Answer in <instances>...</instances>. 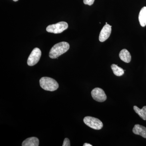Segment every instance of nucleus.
<instances>
[{
	"label": "nucleus",
	"mask_w": 146,
	"mask_h": 146,
	"mask_svg": "<svg viewBox=\"0 0 146 146\" xmlns=\"http://www.w3.org/2000/svg\"><path fill=\"white\" fill-rule=\"evenodd\" d=\"M40 85L46 91H54L58 89V83L55 80L48 77H44L39 80Z\"/></svg>",
	"instance_id": "2"
},
{
	"label": "nucleus",
	"mask_w": 146,
	"mask_h": 146,
	"mask_svg": "<svg viewBox=\"0 0 146 146\" xmlns=\"http://www.w3.org/2000/svg\"><path fill=\"white\" fill-rule=\"evenodd\" d=\"M133 132L136 135H140L146 138V127L140 125L136 124L133 129Z\"/></svg>",
	"instance_id": "8"
},
{
	"label": "nucleus",
	"mask_w": 146,
	"mask_h": 146,
	"mask_svg": "<svg viewBox=\"0 0 146 146\" xmlns=\"http://www.w3.org/2000/svg\"><path fill=\"white\" fill-rule=\"evenodd\" d=\"M120 59L122 61L126 63H129L131 60V55L130 53L125 49H124L121 51L119 54Z\"/></svg>",
	"instance_id": "10"
},
{
	"label": "nucleus",
	"mask_w": 146,
	"mask_h": 146,
	"mask_svg": "<svg viewBox=\"0 0 146 146\" xmlns=\"http://www.w3.org/2000/svg\"><path fill=\"white\" fill-rule=\"evenodd\" d=\"M70 45L66 42H61L56 44L52 48L49 52L50 58H56L68 51Z\"/></svg>",
	"instance_id": "1"
},
{
	"label": "nucleus",
	"mask_w": 146,
	"mask_h": 146,
	"mask_svg": "<svg viewBox=\"0 0 146 146\" xmlns=\"http://www.w3.org/2000/svg\"><path fill=\"white\" fill-rule=\"evenodd\" d=\"M83 121L86 125L96 130H100L103 127V124L101 121L94 117L90 116L85 117Z\"/></svg>",
	"instance_id": "4"
},
{
	"label": "nucleus",
	"mask_w": 146,
	"mask_h": 146,
	"mask_svg": "<svg viewBox=\"0 0 146 146\" xmlns=\"http://www.w3.org/2000/svg\"><path fill=\"white\" fill-rule=\"evenodd\" d=\"M139 23L141 26L145 27L146 25V7H144L141 9L138 16Z\"/></svg>",
	"instance_id": "11"
},
{
	"label": "nucleus",
	"mask_w": 146,
	"mask_h": 146,
	"mask_svg": "<svg viewBox=\"0 0 146 146\" xmlns=\"http://www.w3.org/2000/svg\"><path fill=\"white\" fill-rule=\"evenodd\" d=\"M70 143L69 139L68 138H65L63 141V146H70Z\"/></svg>",
	"instance_id": "15"
},
{
	"label": "nucleus",
	"mask_w": 146,
	"mask_h": 146,
	"mask_svg": "<svg viewBox=\"0 0 146 146\" xmlns=\"http://www.w3.org/2000/svg\"><path fill=\"white\" fill-rule=\"evenodd\" d=\"M95 0H83L84 4L91 5L94 4Z\"/></svg>",
	"instance_id": "14"
},
{
	"label": "nucleus",
	"mask_w": 146,
	"mask_h": 146,
	"mask_svg": "<svg viewBox=\"0 0 146 146\" xmlns=\"http://www.w3.org/2000/svg\"><path fill=\"white\" fill-rule=\"evenodd\" d=\"M111 27V26L110 25L108 24H106L103 27L100 34V42H104L109 38L112 31Z\"/></svg>",
	"instance_id": "7"
},
{
	"label": "nucleus",
	"mask_w": 146,
	"mask_h": 146,
	"mask_svg": "<svg viewBox=\"0 0 146 146\" xmlns=\"http://www.w3.org/2000/svg\"><path fill=\"white\" fill-rule=\"evenodd\" d=\"M68 25L65 22H60L57 23L50 25L47 27L46 31L49 33L58 34L63 32L68 28Z\"/></svg>",
	"instance_id": "3"
},
{
	"label": "nucleus",
	"mask_w": 146,
	"mask_h": 146,
	"mask_svg": "<svg viewBox=\"0 0 146 146\" xmlns=\"http://www.w3.org/2000/svg\"><path fill=\"white\" fill-rule=\"evenodd\" d=\"M133 109L142 119L146 120V106H144L142 109H140L136 106H134Z\"/></svg>",
	"instance_id": "12"
},
{
	"label": "nucleus",
	"mask_w": 146,
	"mask_h": 146,
	"mask_svg": "<svg viewBox=\"0 0 146 146\" xmlns=\"http://www.w3.org/2000/svg\"><path fill=\"white\" fill-rule=\"evenodd\" d=\"M39 145V140L36 137H31L27 138L23 142V146H38Z\"/></svg>",
	"instance_id": "9"
},
{
	"label": "nucleus",
	"mask_w": 146,
	"mask_h": 146,
	"mask_svg": "<svg viewBox=\"0 0 146 146\" xmlns=\"http://www.w3.org/2000/svg\"><path fill=\"white\" fill-rule=\"evenodd\" d=\"M13 1H18V0H13Z\"/></svg>",
	"instance_id": "17"
},
{
	"label": "nucleus",
	"mask_w": 146,
	"mask_h": 146,
	"mask_svg": "<svg viewBox=\"0 0 146 146\" xmlns=\"http://www.w3.org/2000/svg\"><path fill=\"white\" fill-rule=\"evenodd\" d=\"M106 24H107V23H106Z\"/></svg>",
	"instance_id": "18"
},
{
	"label": "nucleus",
	"mask_w": 146,
	"mask_h": 146,
	"mask_svg": "<svg viewBox=\"0 0 146 146\" xmlns=\"http://www.w3.org/2000/svg\"><path fill=\"white\" fill-rule=\"evenodd\" d=\"M91 96L95 100L98 102H104L107 99L104 91L100 88H96L91 91Z\"/></svg>",
	"instance_id": "6"
},
{
	"label": "nucleus",
	"mask_w": 146,
	"mask_h": 146,
	"mask_svg": "<svg viewBox=\"0 0 146 146\" xmlns=\"http://www.w3.org/2000/svg\"><path fill=\"white\" fill-rule=\"evenodd\" d=\"M42 52L39 48H35L33 50L28 58L27 64L30 66L36 65L41 58Z\"/></svg>",
	"instance_id": "5"
},
{
	"label": "nucleus",
	"mask_w": 146,
	"mask_h": 146,
	"mask_svg": "<svg viewBox=\"0 0 146 146\" xmlns=\"http://www.w3.org/2000/svg\"><path fill=\"white\" fill-rule=\"evenodd\" d=\"M111 67L114 74L116 76H121L123 75L124 73V71L122 68L119 67L117 65L112 64L111 65Z\"/></svg>",
	"instance_id": "13"
},
{
	"label": "nucleus",
	"mask_w": 146,
	"mask_h": 146,
	"mask_svg": "<svg viewBox=\"0 0 146 146\" xmlns=\"http://www.w3.org/2000/svg\"><path fill=\"white\" fill-rule=\"evenodd\" d=\"M83 146H92V145L91 144L87 143H85L83 145Z\"/></svg>",
	"instance_id": "16"
}]
</instances>
